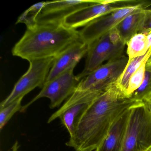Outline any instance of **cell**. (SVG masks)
I'll return each instance as SVG.
<instances>
[{
	"mask_svg": "<svg viewBox=\"0 0 151 151\" xmlns=\"http://www.w3.org/2000/svg\"><path fill=\"white\" fill-rule=\"evenodd\" d=\"M131 107L121 114L113 123L106 136L95 151H121L129 117Z\"/></svg>",
	"mask_w": 151,
	"mask_h": 151,
	"instance_id": "obj_12",
	"label": "cell"
},
{
	"mask_svg": "<svg viewBox=\"0 0 151 151\" xmlns=\"http://www.w3.org/2000/svg\"><path fill=\"white\" fill-rule=\"evenodd\" d=\"M45 2H40L36 3L31 6L24 11L17 19L16 24L18 23H24L27 28L33 27L37 24V18Z\"/></svg>",
	"mask_w": 151,
	"mask_h": 151,
	"instance_id": "obj_17",
	"label": "cell"
},
{
	"mask_svg": "<svg viewBox=\"0 0 151 151\" xmlns=\"http://www.w3.org/2000/svg\"><path fill=\"white\" fill-rule=\"evenodd\" d=\"M19 148V143L17 141H16L15 143H14L13 146H12V148L11 150L9 151H20L18 150Z\"/></svg>",
	"mask_w": 151,
	"mask_h": 151,
	"instance_id": "obj_23",
	"label": "cell"
},
{
	"mask_svg": "<svg viewBox=\"0 0 151 151\" xmlns=\"http://www.w3.org/2000/svg\"><path fill=\"white\" fill-rule=\"evenodd\" d=\"M88 49L89 46L81 40L70 45L55 57L46 82L68 70H74L81 59L87 54Z\"/></svg>",
	"mask_w": 151,
	"mask_h": 151,
	"instance_id": "obj_11",
	"label": "cell"
},
{
	"mask_svg": "<svg viewBox=\"0 0 151 151\" xmlns=\"http://www.w3.org/2000/svg\"><path fill=\"white\" fill-rule=\"evenodd\" d=\"M142 0H98L96 3L81 9L67 17L63 23L71 29L84 27L99 17L124 7L139 4Z\"/></svg>",
	"mask_w": 151,
	"mask_h": 151,
	"instance_id": "obj_9",
	"label": "cell"
},
{
	"mask_svg": "<svg viewBox=\"0 0 151 151\" xmlns=\"http://www.w3.org/2000/svg\"><path fill=\"white\" fill-rule=\"evenodd\" d=\"M55 57L30 61L27 72L21 77L10 94L1 101L0 109L21 98H24L37 87L42 89L46 82Z\"/></svg>",
	"mask_w": 151,
	"mask_h": 151,
	"instance_id": "obj_5",
	"label": "cell"
},
{
	"mask_svg": "<svg viewBox=\"0 0 151 151\" xmlns=\"http://www.w3.org/2000/svg\"><path fill=\"white\" fill-rule=\"evenodd\" d=\"M145 9H140L129 15L116 27L120 38L126 45L133 36L141 32L145 20Z\"/></svg>",
	"mask_w": 151,
	"mask_h": 151,
	"instance_id": "obj_14",
	"label": "cell"
},
{
	"mask_svg": "<svg viewBox=\"0 0 151 151\" xmlns=\"http://www.w3.org/2000/svg\"><path fill=\"white\" fill-rule=\"evenodd\" d=\"M149 151H151V150H149Z\"/></svg>",
	"mask_w": 151,
	"mask_h": 151,
	"instance_id": "obj_26",
	"label": "cell"
},
{
	"mask_svg": "<svg viewBox=\"0 0 151 151\" xmlns=\"http://www.w3.org/2000/svg\"><path fill=\"white\" fill-rule=\"evenodd\" d=\"M139 102L127 98L116 82L84 112L66 145L76 151H95L116 118Z\"/></svg>",
	"mask_w": 151,
	"mask_h": 151,
	"instance_id": "obj_1",
	"label": "cell"
},
{
	"mask_svg": "<svg viewBox=\"0 0 151 151\" xmlns=\"http://www.w3.org/2000/svg\"><path fill=\"white\" fill-rule=\"evenodd\" d=\"M126 45L115 28L89 46L84 69L77 76L81 80L106 61L122 56Z\"/></svg>",
	"mask_w": 151,
	"mask_h": 151,
	"instance_id": "obj_4",
	"label": "cell"
},
{
	"mask_svg": "<svg viewBox=\"0 0 151 151\" xmlns=\"http://www.w3.org/2000/svg\"><path fill=\"white\" fill-rule=\"evenodd\" d=\"M151 95V67L147 65L144 81L139 88L132 93L130 98L138 102H143Z\"/></svg>",
	"mask_w": 151,
	"mask_h": 151,
	"instance_id": "obj_18",
	"label": "cell"
},
{
	"mask_svg": "<svg viewBox=\"0 0 151 151\" xmlns=\"http://www.w3.org/2000/svg\"><path fill=\"white\" fill-rule=\"evenodd\" d=\"M151 6L150 1H142L136 5L124 7L92 21L79 31L82 42L88 46L114 29L129 15Z\"/></svg>",
	"mask_w": 151,
	"mask_h": 151,
	"instance_id": "obj_6",
	"label": "cell"
},
{
	"mask_svg": "<svg viewBox=\"0 0 151 151\" xmlns=\"http://www.w3.org/2000/svg\"><path fill=\"white\" fill-rule=\"evenodd\" d=\"M145 33H146L147 34L148 46H149V48H150L151 47V31Z\"/></svg>",
	"mask_w": 151,
	"mask_h": 151,
	"instance_id": "obj_24",
	"label": "cell"
},
{
	"mask_svg": "<svg viewBox=\"0 0 151 151\" xmlns=\"http://www.w3.org/2000/svg\"><path fill=\"white\" fill-rule=\"evenodd\" d=\"M99 97V95L94 94L88 95L71 105L59 116L62 124L68 132L70 137L74 133L77 123L81 116Z\"/></svg>",
	"mask_w": 151,
	"mask_h": 151,
	"instance_id": "obj_13",
	"label": "cell"
},
{
	"mask_svg": "<svg viewBox=\"0 0 151 151\" xmlns=\"http://www.w3.org/2000/svg\"><path fill=\"white\" fill-rule=\"evenodd\" d=\"M143 102L151 116V95L145 99Z\"/></svg>",
	"mask_w": 151,
	"mask_h": 151,
	"instance_id": "obj_22",
	"label": "cell"
},
{
	"mask_svg": "<svg viewBox=\"0 0 151 151\" xmlns=\"http://www.w3.org/2000/svg\"><path fill=\"white\" fill-rule=\"evenodd\" d=\"M73 71L74 70H70L51 81L46 82L40 92L28 104L22 106L20 112H25L32 103L42 98L50 100V108L59 106L73 94L81 81L74 75Z\"/></svg>",
	"mask_w": 151,
	"mask_h": 151,
	"instance_id": "obj_8",
	"label": "cell"
},
{
	"mask_svg": "<svg viewBox=\"0 0 151 151\" xmlns=\"http://www.w3.org/2000/svg\"><path fill=\"white\" fill-rule=\"evenodd\" d=\"M98 0H64L46 1L37 18V23H62L67 17Z\"/></svg>",
	"mask_w": 151,
	"mask_h": 151,
	"instance_id": "obj_10",
	"label": "cell"
},
{
	"mask_svg": "<svg viewBox=\"0 0 151 151\" xmlns=\"http://www.w3.org/2000/svg\"><path fill=\"white\" fill-rule=\"evenodd\" d=\"M147 65L151 67V55L150 56V57H149V59H148V61H147Z\"/></svg>",
	"mask_w": 151,
	"mask_h": 151,
	"instance_id": "obj_25",
	"label": "cell"
},
{
	"mask_svg": "<svg viewBox=\"0 0 151 151\" xmlns=\"http://www.w3.org/2000/svg\"><path fill=\"white\" fill-rule=\"evenodd\" d=\"M126 45L129 59L145 55L150 49L146 33L142 32L133 36L127 42Z\"/></svg>",
	"mask_w": 151,
	"mask_h": 151,
	"instance_id": "obj_16",
	"label": "cell"
},
{
	"mask_svg": "<svg viewBox=\"0 0 151 151\" xmlns=\"http://www.w3.org/2000/svg\"><path fill=\"white\" fill-rule=\"evenodd\" d=\"M151 150V116L144 102L131 108L121 151Z\"/></svg>",
	"mask_w": 151,
	"mask_h": 151,
	"instance_id": "obj_3",
	"label": "cell"
},
{
	"mask_svg": "<svg viewBox=\"0 0 151 151\" xmlns=\"http://www.w3.org/2000/svg\"><path fill=\"white\" fill-rule=\"evenodd\" d=\"M23 98H21L10 103L3 108L0 109V130H2L5 125L13 116L22 109V101Z\"/></svg>",
	"mask_w": 151,
	"mask_h": 151,
	"instance_id": "obj_20",
	"label": "cell"
},
{
	"mask_svg": "<svg viewBox=\"0 0 151 151\" xmlns=\"http://www.w3.org/2000/svg\"><path fill=\"white\" fill-rule=\"evenodd\" d=\"M148 60H145L131 76L126 91V95L127 98H130L132 93L137 90L142 84L145 78Z\"/></svg>",
	"mask_w": 151,
	"mask_h": 151,
	"instance_id": "obj_19",
	"label": "cell"
},
{
	"mask_svg": "<svg viewBox=\"0 0 151 151\" xmlns=\"http://www.w3.org/2000/svg\"><path fill=\"white\" fill-rule=\"evenodd\" d=\"M128 60L129 58L123 55L102 64L82 79L76 91H106L117 81Z\"/></svg>",
	"mask_w": 151,
	"mask_h": 151,
	"instance_id": "obj_7",
	"label": "cell"
},
{
	"mask_svg": "<svg viewBox=\"0 0 151 151\" xmlns=\"http://www.w3.org/2000/svg\"><path fill=\"white\" fill-rule=\"evenodd\" d=\"M81 40L79 31L62 23H37L27 28L12 50L14 56L30 61L56 57L70 45Z\"/></svg>",
	"mask_w": 151,
	"mask_h": 151,
	"instance_id": "obj_2",
	"label": "cell"
},
{
	"mask_svg": "<svg viewBox=\"0 0 151 151\" xmlns=\"http://www.w3.org/2000/svg\"><path fill=\"white\" fill-rule=\"evenodd\" d=\"M151 55V47L145 55L129 59L124 70L116 82V85L126 97V91L131 76L145 60L149 59Z\"/></svg>",
	"mask_w": 151,
	"mask_h": 151,
	"instance_id": "obj_15",
	"label": "cell"
},
{
	"mask_svg": "<svg viewBox=\"0 0 151 151\" xmlns=\"http://www.w3.org/2000/svg\"><path fill=\"white\" fill-rule=\"evenodd\" d=\"M145 18L142 31L140 33H147L151 31V9L145 10Z\"/></svg>",
	"mask_w": 151,
	"mask_h": 151,
	"instance_id": "obj_21",
	"label": "cell"
}]
</instances>
